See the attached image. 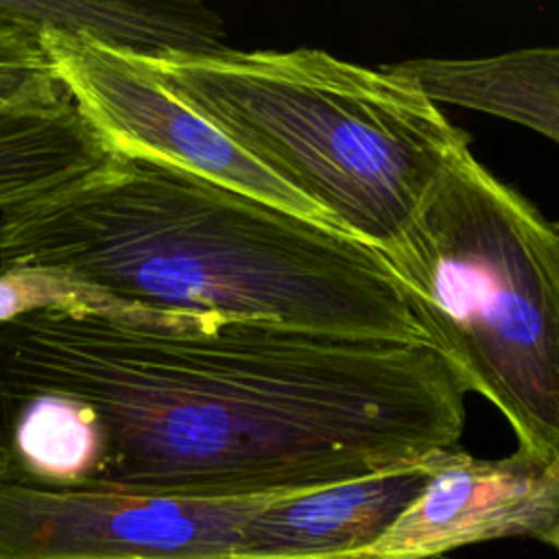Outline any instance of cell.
<instances>
[{"label":"cell","instance_id":"cell-7","mask_svg":"<svg viewBox=\"0 0 559 559\" xmlns=\"http://www.w3.org/2000/svg\"><path fill=\"white\" fill-rule=\"evenodd\" d=\"M441 454L271 498L249 518L240 559H347L369 548L421 493Z\"/></svg>","mask_w":559,"mask_h":559},{"label":"cell","instance_id":"cell-2","mask_svg":"<svg viewBox=\"0 0 559 559\" xmlns=\"http://www.w3.org/2000/svg\"><path fill=\"white\" fill-rule=\"evenodd\" d=\"M17 269L131 306L430 343L376 247L140 151L2 210L0 271Z\"/></svg>","mask_w":559,"mask_h":559},{"label":"cell","instance_id":"cell-10","mask_svg":"<svg viewBox=\"0 0 559 559\" xmlns=\"http://www.w3.org/2000/svg\"><path fill=\"white\" fill-rule=\"evenodd\" d=\"M116 304L122 301L100 295L98 290L83 286L57 271H0V325L20 314L50 306L107 308Z\"/></svg>","mask_w":559,"mask_h":559},{"label":"cell","instance_id":"cell-5","mask_svg":"<svg viewBox=\"0 0 559 559\" xmlns=\"http://www.w3.org/2000/svg\"><path fill=\"white\" fill-rule=\"evenodd\" d=\"M33 33L61 85L114 151H140L175 162L234 190L328 223L310 201L170 96L131 57L57 31Z\"/></svg>","mask_w":559,"mask_h":559},{"label":"cell","instance_id":"cell-8","mask_svg":"<svg viewBox=\"0 0 559 559\" xmlns=\"http://www.w3.org/2000/svg\"><path fill=\"white\" fill-rule=\"evenodd\" d=\"M0 22L74 35L142 59L197 57L227 48L223 20L190 0H0Z\"/></svg>","mask_w":559,"mask_h":559},{"label":"cell","instance_id":"cell-11","mask_svg":"<svg viewBox=\"0 0 559 559\" xmlns=\"http://www.w3.org/2000/svg\"><path fill=\"white\" fill-rule=\"evenodd\" d=\"M542 542H546V544H550L552 548H557V550H559V509H557V513H555V518H552L550 526L546 528V533H544Z\"/></svg>","mask_w":559,"mask_h":559},{"label":"cell","instance_id":"cell-4","mask_svg":"<svg viewBox=\"0 0 559 559\" xmlns=\"http://www.w3.org/2000/svg\"><path fill=\"white\" fill-rule=\"evenodd\" d=\"M465 393L493 404L518 452L559 456V221L469 148L380 251Z\"/></svg>","mask_w":559,"mask_h":559},{"label":"cell","instance_id":"cell-1","mask_svg":"<svg viewBox=\"0 0 559 559\" xmlns=\"http://www.w3.org/2000/svg\"><path fill=\"white\" fill-rule=\"evenodd\" d=\"M92 424L87 485L280 496L459 448L465 391L430 343L162 310L50 306L0 325V402Z\"/></svg>","mask_w":559,"mask_h":559},{"label":"cell","instance_id":"cell-3","mask_svg":"<svg viewBox=\"0 0 559 559\" xmlns=\"http://www.w3.org/2000/svg\"><path fill=\"white\" fill-rule=\"evenodd\" d=\"M131 59L332 227L378 251L469 148L397 63L367 68L317 48Z\"/></svg>","mask_w":559,"mask_h":559},{"label":"cell","instance_id":"cell-9","mask_svg":"<svg viewBox=\"0 0 559 559\" xmlns=\"http://www.w3.org/2000/svg\"><path fill=\"white\" fill-rule=\"evenodd\" d=\"M68 98L35 33L0 22V114L50 107Z\"/></svg>","mask_w":559,"mask_h":559},{"label":"cell","instance_id":"cell-6","mask_svg":"<svg viewBox=\"0 0 559 559\" xmlns=\"http://www.w3.org/2000/svg\"><path fill=\"white\" fill-rule=\"evenodd\" d=\"M559 509V456L522 452L476 459L454 448L437 461L421 493L369 548L347 559H448L500 537L542 539Z\"/></svg>","mask_w":559,"mask_h":559}]
</instances>
